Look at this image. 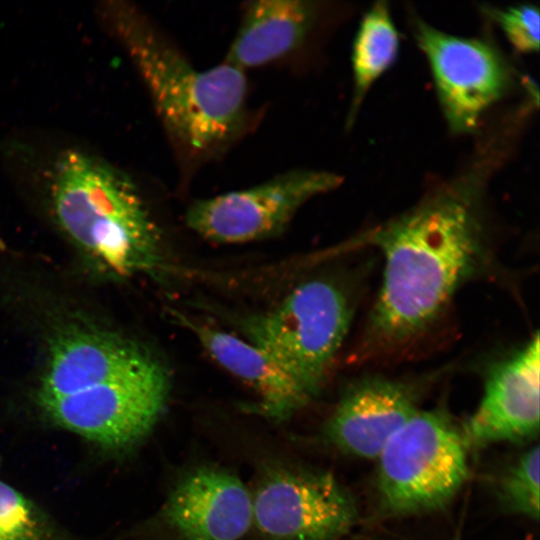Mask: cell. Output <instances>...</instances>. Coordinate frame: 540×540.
Segmentation results:
<instances>
[{"instance_id": "1", "label": "cell", "mask_w": 540, "mask_h": 540, "mask_svg": "<svg viewBox=\"0 0 540 540\" xmlns=\"http://www.w3.org/2000/svg\"><path fill=\"white\" fill-rule=\"evenodd\" d=\"M504 140L491 136L458 176L366 235L365 241L381 252L384 266L356 344V362L410 349L444 316L458 290L486 266L484 195L507 152Z\"/></svg>"}, {"instance_id": "2", "label": "cell", "mask_w": 540, "mask_h": 540, "mask_svg": "<svg viewBox=\"0 0 540 540\" xmlns=\"http://www.w3.org/2000/svg\"><path fill=\"white\" fill-rule=\"evenodd\" d=\"M103 11L165 129L185 154L210 155L240 133L246 121L243 70L224 61L198 70L132 6L109 2Z\"/></svg>"}, {"instance_id": "3", "label": "cell", "mask_w": 540, "mask_h": 540, "mask_svg": "<svg viewBox=\"0 0 540 540\" xmlns=\"http://www.w3.org/2000/svg\"><path fill=\"white\" fill-rule=\"evenodd\" d=\"M54 218L102 270L127 276L159 261V232L131 178L80 149L56 159L49 183Z\"/></svg>"}, {"instance_id": "4", "label": "cell", "mask_w": 540, "mask_h": 540, "mask_svg": "<svg viewBox=\"0 0 540 540\" xmlns=\"http://www.w3.org/2000/svg\"><path fill=\"white\" fill-rule=\"evenodd\" d=\"M354 308L347 286L316 277L297 285L273 309L246 320L245 331L311 400L344 343Z\"/></svg>"}, {"instance_id": "5", "label": "cell", "mask_w": 540, "mask_h": 540, "mask_svg": "<svg viewBox=\"0 0 540 540\" xmlns=\"http://www.w3.org/2000/svg\"><path fill=\"white\" fill-rule=\"evenodd\" d=\"M460 427L440 410H418L377 457L376 490L384 512L408 516L449 504L468 477Z\"/></svg>"}, {"instance_id": "6", "label": "cell", "mask_w": 540, "mask_h": 540, "mask_svg": "<svg viewBox=\"0 0 540 540\" xmlns=\"http://www.w3.org/2000/svg\"><path fill=\"white\" fill-rule=\"evenodd\" d=\"M168 394L169 378L155 360L97 386L38 401L60 427L102 447L120 450L151 431L165 409Z\"/></svg>"}, {"instance_id": "7", "label": "cell", "mask_w": 540, "mask_h": 540, "mask_svg": "<svg viewBox=\"0 0 540 540\" xmlns=\"http://www.w3.org/2000/svg\"><path fill=\"white\" fill-rule=\"evenodd\" d=\"M342 177L315 169H293L256 186L196 200L187 209V226L218 244L262 240L283 232L309 200L333 191Z\"/></svg>"}, {"instance_id": "8", "label": "cell", "mask_w": 540, "mask_h": 540, "mask_svg": "<svg viewBox=\"0 0 540 540\" xmlns=\"http://www.w3.org/2000/svg\"><path fill=\"white\" fill-rule=\"evenodd\" d=\"M413 34L450 131H476L484 113L511 88L512 68L491 43L446 33L419 17L413 20Z\"/></svg>"}, {"instance_id": "9", "label": "cell", "mask_w": 540, "mask_h": 540, "mask_svg": "<svg viewBox=\"0 0 540 540\" xmlns=\"http://www.w3.org/2000/svg\"><path fill=\"white\" fill-rule=\"evenodd\" d=\"M251 496L253 525L269 540H335L357 521L352 495L323 471L268 467Z\"/></svg>"}, {"instance_id": "10", "label": "cell", "mask_w": 540, "mask_h": 540, "mask_svg": "<svg viewBox=\"0 0 540 540\" xmlns=\"http://www.w3.org/2000/svg\"><path fill=\"white\" fill-rule=\"evenodd\" d=\"M540 342L535 334L489 369L482 398L460 427L467 450L537 438Z\"/></svg>"}, {"instance_id": "11", "label": "cell", "mask_w": 540, "mask_h": 540, "mask_svg": "<svg viewBox=\"0 0 540 540\" xmlns=\"http://www.w3.org/2000/svg\"><path fill=\"white\" fill-rule=\"evenodd\" d=\"M161 519L180 540H239L253 525L252 496L235 474L196 467L173 486Z\"/></svg>"}, {"instance_id": "12", "label": "cell", "mask_w": 540, "mask_h": 540, "mask_svg": "<svg viewBox=\"0 0 540 540\" xmlns=\"http://www.w3.org/2000/svg\"><path fill=\"white\" fill-rule=\"evenodd\" d=\"M417 391L404 381L371 375L347 386L324 427L340 451L377 459L388 440L418 412Z\"/></svg>"}, {"instance_id": "13", "label": "cell", "mask_w": 540, "mask_h": 540, "mask_svg": "<svg viewBox=\"0 0 540 540\" xmlns=\"http://www.w3.org/2000/svg\"><path fill=\"white\" fill-rule=\"evenodd\" d=\"M38 400L73 394L155 361L131 341L81 326L61 330L50 344Z\"/></svg>"}, {"instance_id": "14", "label": "cell", "mask_w": 540, "mask_h": 540, "mask_svg": "<svg viewBox=\"0 0 540 540\" xmlns=\"http://www.w3.org/2000/svg\"><path fill=\"white\" fill-rule=\"evenodd\" d=\"M177 319L192 331L221 367L253 389L262 415L283 421L310 401L286 371L259 346L181 314Z\"/></svg>"}, {"instance_id": "15", "label": "cell", "mask_w": 540, "mask_h": 540, "mask_svg": "<svg viewBox=\"0 0 540 540\" xmlns=\"http://www.w3.org/2000/svg\"><path fill=\"white\" fill-rule=\"evenodd\" d=\"M317 13L312 1L250 2L224 62L244 71L286 56L305 41Z\"/></svg>"}, {"instance_id": "16", "label": "cell", "mask_w": 540, "mask_h": 540, "mask_svg": "<svg viewBox=\"0 0 540 540\" xmlns=\"http://www.w3.org/2000/svg\"><path fill=\"white\" fill-rule=\"evenodd\" d=\"M399 33L387 2L380 1L363 16L353 42V94L347 123L352 124L374 83L394 64Z\"/></svg>"}, {"instance_id": "17", "label": "cell", "mask_w": 540, "mask_h": 540, "mask_svg": "<svg viewBox=\"0 0 540 540\" xmlns=\"http://www.w3.org/2000/svg\"><path fill=\"white\" fill-rule=\"evenodd\" d=\"M540 448L535 444L521 453L501 475L497 498L502 509L537 521L540 513Z\"/></svg>"}, {"instance_id": "18", "label": "cell", "mask_w": 540, "mask_h": 540, "mask_svg": "<svg viewBox=\"0 0 540 540\" xmlns=\"http://www.w3.org/2000/svg\"><path fill=\"white\" fill-rule=\"evenodd\" d=\"M47 528L37 508L0 479V540H46Z\"/></svg>"}, {"instance_id": "19", "label": "cell", "mask_w": 540, "mask_h": 540, "mask_svg": "<svg viewBox=\"0 0 540 540\" xmlns=\"http://www.w3.org/2000/svg\"><path fill=\"white\" fill-rule=\"evenodd\" d=\"M489 15L499 25L505 37L519 53L539 50V8L522 4L504 9H490Z\"/></svg>"}, {"instance_id": "20", "label": "cell", "mask_w": 540, "mask_h": 540, "mask_svg": "<svg viewBox=\"0 0 540 540\" xmlns=\"http://www.w3.org/2000/svg\"><path fill=\"white\" fill-rule=\"evenodd\" d=\"M454 540H458V539L456 538V539H454Z\"/></svg>"}]
</instances>
